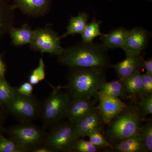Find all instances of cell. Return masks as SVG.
Instances as JSON below:
<instances>
[{
    "label": "cell",
    "instance_id": "obj_22",
    "mask_svg": "<svg viewBox=\"0 0 152 152\" xmlns=\"http://www.w3.org/2000/svg\"><path fill=\"white\" fill-rule=\"evenodd\" d=\"M142 74L137 72L123 81L127 93L132 95L142 94Z\"/></svg>",
    "mask_w": 152,
    "mask_h": 152
},
{
    "label": "cell",
    "instance_id": "obj_1",
    "mask_svg": "<svg viewBox=\"0 0 152 152\" xmlns=\"http://www.w3.org/2000/svg\"><path fill=\"white\" fill-rule=\"evenodd\" d=\"M107 49L103 44L82 43L64 49L58 56L59 61L73 68H100L111 67Z\"/></svg>",
    "mask_w": 152,
    "mask_h": 152
},
{
    "label": "cell",
    "instance_id": "obj_27",
    "mask_svg": "<svg viewBox=\"0 0 152 152\" xmlns=\"http://www.w3.org/2000/svg\"><path fill=\"white\" fill-rule=\"evenodd\" d=\"M140 113L142 118L152 115V93L143 97L140 102Z\"/></svg>",
    "mask_w": 152,
    "mask_h": 152
},
{
    "label": "cell",
    "instance_id": "obj_11",
    "mask_svg": "<svg viewBox=\"0 0 152 152\" xmlns=\"http://www.w3.org/2000/svg\"><path fill=\"white\" fill-rule=\"evenodd\" d=\"M93 98L71 99L66 118L68 121L75 124L96 109Z\"/></svg>",
    "mask_w": 152,
    "mask_h": 152
},
{
    "label": "cell",
    "instance_id": "obj_25",
    "mask_svg": "<svg viewBox=\"0 0 152 152\" xmlns=\"http://www.w3.org/2000/svg\"><path fill=\"white\" fill-rule=\"evenodd\" d=\"M45 63L43 59L41 58L39 61V65L32 72L29 76L28 82L33 86L39 84L45 78Z\"/></svg>",
    "mask_w": 152,
    "mask_h": 152
},
{
    "label": "cell",
    "instance_id": "obj_15",
    "mask_svg": "<svg viewBox=\"0 0 152 152\" xmlns=\"http://www.w3.org/2000/svg\"><path fill=\"white\" fill-rule=\"evenodd\" d=\"M129 30L119 28L102 36L101 40L107 49L122 48L129 34Z\"/></svg>",
    "mask_w": 152,
    "mask_h": 152
},
{
    "label": "cell",
    "instance_id": "obj_34",
    "mask_svg": "<svg viewBox=\"0 0 152 152\" xmlns=\"http://www.w3.org/2000/svg\"><path fill=\"white\" fill-rule=\"evenodd\" d=\"M32 152H51L48 148L45 145L41 146L36 148L34 150H33Z\"/></svg>",
    "mask_w": 152,
    "mask_h": 152
},
{
    "label": "cell",
    "instance_id": "obj_35",
    "mask_svg": "<svg viewBox=\"0 0 152 152\" xmlns=\"http://www.w3.org/2000/svg\"><path fill=\"white\" fill-rule=\"evenodd\" d=\"M3 124V116L0 111V133Z\"/></svg>",
    "mask_w": 152,
    "mask_h": 152
},
{
    "label": "cell",
    "instance_id": "obj_28",
    "mask_svg": "<svg viewBox=\"0 0 152 152\" xmlns=\"http://www.w3.org/2000/svg\"><path fill=\"white\" fill-rule=\"evenodd\" d=\"M89 141L96 147L113 148L111 144L105 139L100 132H96L88 136Z\"/></svg>",
    "mask_w": 152,
    "mask_h": 152
},
{
    "label": "cell",
    "instance_id": "obj_13",
    "mask_svg": "<svg viewBox=\"0 0 152 152\" xmlns=\"http://www.w3.org/2000/svg\"><path fill=\"white\" fill-rule=\"evenodd\" d=\"M142 58L140 55L126 56L124 60L111 67L115 71L119 79L123 81L134 74L141 72L143 68Z\"/></svg>",
    "mask_w": 152,
    "mask_h": 152
},
{
    "label": "cell",
    "instance_id": "obj_26",
    "mask_svg": "<svg viewBox=\"0 0 152 152\" xmlns=\"http://www.w3.org/2000/svg\"><path fill=\"white\" fill-rule=\"evenodd\" d=\"M0 152H23L15 142L10 138L5 137L0 133Z\"/></svg>",
    "mask_w": 152,
    "mask_h": 152
},
{
    "label": "cell",
    "instance_id": "obj_4",
    "mask_svg": "<svg viewBox=\"0 0 152 152\" xmlns=\"http://www.w3.org/2000/svg\"><path fill=\"white\" fill-rule=\"evenodd\" d=\"M59 86L41 103V117L44 124L54 125L66 118L71 98L67 92L61 90Z\"/></svg>",
    "mask_w": 152,
    "mask_h": 152
},
{
    "label": "cell",
    "instance_id": "obj_12",
    "mask_svg": "<svg viewBox=\"0 0 152 152\" xmlns=\"http://www.w3.org/2000/svg\"><path fill=\"white\" fill-rule=\"evenodd\" d=\"M102 119L97 109L74 124L80 138L90 135L96 132H100L103 126Z\"/></svg>",
    "mask_w": 152,
    "mask_h": 152
},
{
    "label": "cell",
    "instance_id": "obj_18",
    "mask_svg": "<svg viewBox=\"0 0 152 152\" xmlns=\"http://www.w3.org/2000/svg\"><path fill=\"white\" fill-rule=\"evenodd\" d=\"M89 15L86 12L79 13L77 16L72 17L67 27V31L63 35L59 37L60 39L68 36L76 34H81L88 24Z\"/></svg>",
    "mask_w": 152,
    "mask_h": 152
},
{
    "label": "cell",
    "instance_id": "obj_3",
    "mask_svg": "<svg viewBox=\"0 0 152 152\" xmlns=\"http://www.w3.org/2000/svg\"><path fill=\"white\" fill-rule=\"evenodd\" d=\"M142 118L137 108L127 107L109 124L106 134L117 143L137 135L142 126Z\"/></svg>",
    "mask_w": 152,
    "mask_h": 152
},
{
    "label": "cell",
    "instance_id": "obj_2",
    "mask_svg": "<svg viewBox=\"0 0 152 152\" xmlns=\"http://www.w3.org/2000/svg\"><path fill=\"white\" fill-rule=\"evenodd\" d=\"M106 81L104 69L73 68L69 72L67 89L71 99L97 98L101 85Z\"/></svg>",
    "mask_w": 152,
    "mask_h": 152
},
{
    "label": "cell",
    "instance_id": "obj_9",
    "mask_svg": "<svg viewBox=\"0 0 152 152\" xmlns=\"http://www.w3.org/2000/svg\"><path fill=\"white\" fill-rule=\"evenodd\" d=\"M97 99L99 105L96 108L104 124L108 125L115 117L123 111L127 106L119 98L99 91Z\"/></svg>",
    "mask_w": 152,
    "mask_h": 152
},
{
    "label": "cell",
    "instance_id": "obj_19",
    "mask_svg": "<svg viewBox=\"0 0 152 152\" xmlns=\"http://www.w3.org/2000/svg\"><path fill=\"white\" fill-rule=\"evenodd\" d=\"M99 91L120 99L128 97L124 83L119 79L111 82H105L101 85Z\"/></svg>",
    "mask_w": 152,
    "mask_h": 152
},
{
    "label": "cell",
    "instance_id": "obj_17",
    "mask_svg": "<svg viewBox=\"0 0 152 152\" xmlns=\"http://www.w3.org/2000/svg\"><path fill=\"white\" fill-rule=\"evenodd\" d=\"M12 42L16 46L31 44L34 37V31L27 25L20 28L12 27L9 32Z\"/></svg>",
    "mask_w": 152,
    "mask_h": 152
},
{
    "label": "cell",
    "instance_id": "obj_23",
    "mask_svg": "<svg viewBox=\"0 0 152 152\" xmlns=\"http://www.w3.org/2000/svg\"><path fill=\"white\" fill-rule=\"evenodd\" d=\"M138 135L146 152L152 151V121H147L144 126H141Z\"/></svg>",
    "mask_w": 152,
    "mask_h": 152
},
{
    "label": "cell",
    "instance_id": "obj_21",
    "mask_svg": "<svg viewBox=\"0 0 152 152\" xmlns=\"http://www.w3.org/2000/svg\"><path fill=\"white\" fill-rule=\"evenodd\" d=\"M102 23V21L93 19L87 24L84 30L81 34L82 42L84 43H92L94 39L98 36H103L104 34L101 32L100 26Z\"/></svg>",
    "mask_w": 152,
    "mask_h": 152
},
{
    "label": "cell",
    "instance_id": "obj_5",
    "mask_svg": "<svg viewBox=\"0 0 152 152\" xmlns=\"http://www.w3.org/2000/svg\"><path fill=\"white\" fill-rule=\"evenodd\" d=\"M10 138L13 140L23 152H32L44 145L47 134L43 130L29 123H22L7 130Z\"/></svg>",
    "mask_w": 152,
    "mask_h": 152
},
{
    "label": "cell",
    "instance_id": "obj_33",
    "mask_svg": "<svg viewBox=\"0 0 152 152\" xmlns=\"http://www.w3.org/2000/svg\"><path fill=\"white\" fill-rule=\"evenodd\" d=\"M6 72V66L5 64L0 56V77H5Z\"/></svg>",
    "mask_w": 152,
    "mask_h": 152
},
{
    "label": "cell",
    "instance_id": "obj_29",
    "mask_svg": "<svg viewBox=\"0 0 152 152\" xmlns=\"http://www.w3.org/2000/svg\"><path fill=\"white\" fill-rule=\"evenodd\" d=\"M74 151L78 152H96L97 147L90 141H86L79 139L75 145Z\"/></svg>",
    "mask_w": 152,
    "mask_h": 152
},
{
    "label": "cell",
    "instance_id": "obj_32",
    "mask_svg": "<svg viewBox=\"0 0 152 152\" xmlns=\"http://www.w3.org/2000/svg\"><path fill=\"white\" fill-rule=\"evenodd\" d=\"M142 60L143 66V68L146 71L147 73L152 75V59L150 58L148 59L145 60L143 58Z\"/></svg>",
    "mask_w": 152,
    "mask_h": 152
},
{
    "label": "cell",
    "instance_id": "obj_14",
    "mask_svg": "<svg viewBox=\"0 0 152 152\" xmlns=\"http://www.w3.org/2000/svg\"><path fill=\"white\" fill-rule=\"evenodd\" d=\"M13 9L18 8L24 13L33 16L45 15L48 11L49 0H14Z\"/></svg>",
    "mask_w": 152,
    "mask_h": 152
},
{
    "label": "cell",
    "instance_id": "obj_7",
    "mask_svg": "<svg viewBox=\"0 0 152 152\" xmlns=\"http://www.w3.org/2000/svg\"><path fill=\"white\" fill-rule=\"evenodd\" d=\"M5 107L14 117L22 123H30L40 116L41 103L33 95L20 94L16 89Z\"/></svg>",
    "mask_w": 152,
    "mask_h": 152
},
{
    "label": "cell",
    "instance_id": "obj_6",
    "mask_svg": "<svg viewBox=\"0 0 152 152\" xmlns=\"http://www.w3.org/2000/svg\"><path fill=\"white\" fill-rule=\"evenodd\" d=\"M79 139L74 124L69 121L59 123L47 134L44 145L51 152L73 151Z\"/></svg>",
    "mask_w": 152,
    "mask_h": 152
},
{
    "label": "cell",
    "instance_id": "obj_20",
    "mask_svg": "<svg viewBox=\"0 0 152 152\" xmlns=\"http://www.w3.org/2000/svg\"><path fill=\"white\" fill-rule=\"evenodd\" d=\"M115 148L119 152H146L138 134L119 142L115 146Z\"/></svg>",
    "mask_w": 152,
    "mask_h": 152
},
{
    "label": "cell",
    "instance_id": "obj_10",
    "mask_svg": "<svg viewBox=\"0 0 152 152\" xmlns=\"http://www.w3.org/2000/svg\"><path fill=\"white\" fill-rule=\"evenodd\" d=\"M149 34L143 28L137 27L129 30L126 42L122 49L126 56H138L147 48Z\"/></svg>",
    "mask_w": 152,
    "mask_h": 152
},
{
    "label": "cell",
    "instance_id": "obj_8",
    "mask_svg": "<svg viewBox=\"0 0 152 152\" xmlns=\"http://www.w3.org/2000/svg\"><path fill=\"white\" fill-rule=\"evenodd\" d=\"M30 45L34 50L55 56H59L64 50L61 46L57 33L48 28H38L34 30Z\"/></svg>",
    "mask_w": 152,
    "mask_h": 152
},
{
    "label": "cell",
    "instance_id": "obj_30",
    "mask_svg": "<svg viewBox=\"0 0 152 152\" xmlns=\"http://www.w3.org/2000/svg\"><path fill=\"white\" fill-rule=\"evenodd\" d=\"M142 94L147 95L152 93V75L147 73L141 75Z\"/></svg>",
    "mask_w": 152,
    "mask_h": 152
},
{
    "label": "cell",
    "instance_id": "obj_16",
    "mask_svg": "<svg viewBox=\"0 0 152 152\" xmlns=\"http://www.w3.org/2000/svg\"><path fill=\"white\" fill-rule=\"evenodd\" d=\"M13 10L12 7H10L4 0H0V42L3 36L13 27Z\"/></svg>",
    "mask_w": 152,
    "mask_h": 152
},
{
    "label": "cell",
    "instance_id": "obj_31",
    "mask_svg": "<svg viewBox=\"0 0 152 152\" xmlns=\"http://www.w3.org/2000/svg\"><path fill=\"white\" fill-rule=\"evenodd\" d=\"M16 91L20 94L26 96L32 95L33 86L29 82H25L17 89Z\"/></svg>",
    "mask_w": 152,
    "mask_h": 152
},
{
    "label": "cell",
    "instance_id": "obj_24",
    "mask_svg": "<svg viewBox=\"0 0 152 152\" xmlns=\"http://www.w3.org/2000/svg\"><path fill=\"white\" fill-rule=\"evenodd\" d=\"M15 89L11 86L5 77H0V107L5 106L10 100Z\"/></svg>",
    "mask_w": 152,
    "mask_h": 152
}]
</instances>
